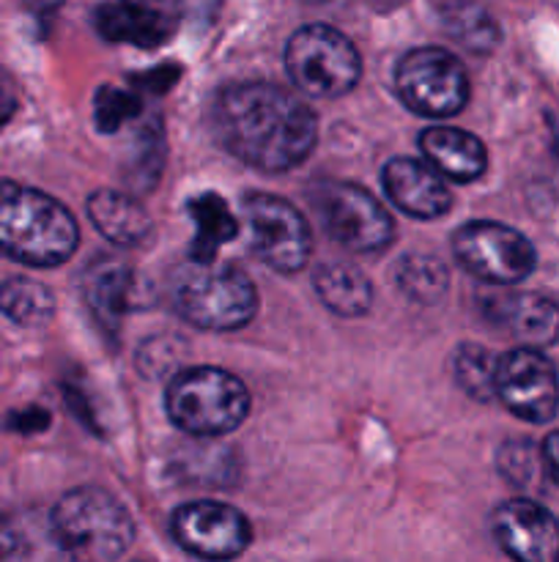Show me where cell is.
I'll return each instance as SVG.
<instances>
[{"mask_svg": "<svg viewBox=\"0 0 559 562\" xmlns=\"http://www.w3.org/2000/svg\"><path fill=\"white\" fill-rule=\"evenodd\" d=\"M212 126L225 151L263 173L294 170L318 140V119L310 104L263 80L219 88Z\"/></svg>", "mask_w": 559, "mask_h": 562, "instance_id": "cell-1", "label": "cell"}, {"mask_svg": "<svg viewBox=\"0 0 559 562\" xmlns=\"http://www.w3.org/2000/svg\"><path fill=\"white\" fill-rule=\"evenodd\" d=\"M80 228L53 195L0 179V252L25 267H60L75 256Z\"/></svg>", "mask_w": 559, "mask_h": 562, "instance_id": "cell-2", "label": "cell"}, {"mask_svg": "<svg viewBox=\"0 0 559 562\" xmlns=\"http://www.w3.org/2000/svg\"><path fill=\"white\" fill-rule=\"evenodd\" d=\"M173 311L206 333H233L258 313V291L241 269L217 261H195L173 269L168 280Z\"/></svg>", "mask_w": 559, "mask_h": 562, "instance_id": "cell-3", "label": "cell"}, {"mask_svg": "<svg viewBox=\"0 0 559 562\" xmlns=\"http://www.w3.org/2000/svg\"><path fill=\"white\" fill-rule=\"evenodd\" d=\"M49 530L66 554L93 562L124 558L135 541L129 510L113 494L93 486L64 494L49 516Z\"/></svg>", "mask_w": 559, "mask_h": 562, "instance_id": "cell-4", "label": "cell"}, {"mask_svg": "<svg viewBox=\"0 0 559 562\" xmlns=\"http://www.w3.org/2000/svg\"><path fill=\"white\" fill-rule=\"evenodd\" d=\"M164 406L179 431L190 437H225L250 415V393L230 371L197 366L170 379Z\"/></svg>", "mask_w": 559, "mask_h": 562, "instance_id": "cell-5", "label": "cell"}, {"mask_svg": "<svg viewBox=\"0 0 559 562\" xmlns=\"http://www.w3.org/2000/svg\"><path fill=\"white\" fill-rule=\"evenodd\" d=\"M285 71L301 93L338 99L354 91L362 77V58L354 42L332 25H305L285 44Z\"/></svg>", "mask_w": 559, "mask_h": 562, "instance_id": "cell-6", "label": "cell"}, {"mask_svg": "<svg viewBox=\"0 0 559 562\" xmlns=\"http://www.w3.org/2000/svg\"><path fill=\"white\" fill-rule=\"evenodd\" d=\"M395 91L411 113L449 119L469 102V75L449 49L417 47L395 66Z\"/></svg>", "mask_w": 559, "mask_h": 562, "instance_id": "cell-7", "label": "cell"}, {"mask_svg": "<svg viewBox=\"0 0 559 562\" xmlns=\"http://www.w3.org/2000/svg\"><path fill=\"white\" fill-rule=\"evenodd\" d=\"M327 234L360 256H376L395 239V223L373 192L349 181H327L312 192Z\"/></svg>", "mask_w": 559, "mask_h": 562, "instance_id": "cell-8", "label": "cell"}, {"mask_svg": "<svg viewBox=\"0 0 559 562\" xmlns=\"http://www.w3.org/2000/svg\"><path fill=\"white\" fill-rule=\"evenodd\" d=\"M244 217L250 228V247L269 269L296 274L307 267L312 252V234L305 214L285 198L252 192L244 198Z\"/></svg>", "mask_w": 559, "mask_h": 562, "instance_id": "cell-9", "label": "cell"}, {"mask_svg": "<svg viewBox=\"0 0 559 562\" xmlns=\"http://www.w3.org/2000/svg\"><path fill=\"white\" fill-rule=\"evenodd\" d=\"M453 252L466 272L497 285L521 283L537 263L532 241L521 231L493 220H477L458 228Z\"/></svg>", "mask_w": 559, "mask_h": 562, "instance_id": "cell-10", "label": "cell"}, {"mask_svg": "<svg viewBox=\"0 0 559 562\" xmlns=\"http://www.w3.org/2000/svg\"><path fill=\"white\" fill-rule=\"evenodd\" d=\"M497 398L526 423H548L559 409V373L535 346H518L497 360Z\"/></svg>", "mask_w": 559, "mask_h": 562, "instance_id": "cell-11", "label": "cell"}, {"mask_svg": "<svg viewBox=\"0 0 559 562\" xmlns=\"http://www.w3.org/2000/svg\"><path fill=\"white\" fill-rule=\"evenodd\" d=\"M170 532L184 552L203 560H233L252 541V527L241 510L217 499H197L175 508Z\"/></svg>", "mask_w": 559, "mask_h": 562, "instance_id": "cell-12", "label": "cell"}, {"mask_svg": "<svg viewBox=\"0 0 559 562\" xmlns=\"http://www.w3.org/2000/svg\"><path fill=\"white\" fill-rule=\"evenodd\" d=\"M493 538L521 562L559 560V521L535 499H510L493 514Z\"/></svg>", "mask_w": 559, "mask_h": 562, "instance_id": "cell-13", "label": "cell"}, {"mask_svg": "<svg viewBox=\"0 0 559 562\" xmlns=\"http://www.w3.org/2000/svg\"><path fill=\"white\" fill-rule=\"evenodd\" d=\"M381 184L395 209L414 220H436L453 209V190L431 162L395 157L384 165Z\"/></svg>", "mask_w": 559, "mask_h": 562, "instance_id": "cell-14", "label": "cell"}, {"mask_svg": "<svg viewBox=\"0 0 559 562\" xmlns=\"http://www.w3.org/2000/svg\"><path fill=\"white\" fill-rule=\"evenodd\" d=\"M96 31L110 42L153 49L175 31V0H113L96 9Z\"/></svg>", "mask_w": 559, "mask_h": 562, "instance_id": "cell-15", "label": "cell"}, {"mask_svg": "<svg viewBox=\"0 0 559 562\" xmlns=\"http://www.w3.org/2000/svg\"><path fill=\"white\" fill-rule=\"evenodd\" d=\"M420 148L444 179L458 184L477 181L488 168V151L480 137L458 126H427L420 135Z\"/></svg>", "mask_w": 559, "mask_h": 562, "instance_id": "cell-16", "label": "cell"}, {"mask_svg": "<svg viewBox=\"0 0 559 562\" xmlns=\"http://www.w3.org/2000/svg\"><path fill=\"white\" fill-rule=\"evenodd\" d=\"M88 220L115 247H140L151 239L153 223L137 198L118 190H96L88 195Z\"/></svg>", "mask_w": 559, "mask_h": 562, "instance_id": "cell-17", "label": "cell"}, {"mask_svg": "<svg viewBox=\"0 0 559 562\" xmlns=\"http://www.w3.org/2000/svg\"><path fill=\"white\" fill-rule=\"evenodd\" d=\"M491 316L524 346H551L559 340V305L540 294H507L491 302Z\"/></svg>", "mask_w": 559, "mask_h": 562, "instance_id": "cell-18", "label": "cell"}, {"mask_svg": "<svg viewBox=\"0 0 559 562\" xmlns=\"http://www.w3.org/2000/svg\"><path fill=\"white\" fill-rule=\"evenodd\" d=\"M132 285H135V278H132V269L126 263L102 258V261L88 267L85 278H82V296H85L96 322L107 329H115L124 313L129 311Z\"/></svg>", "mask_w": 559, "mask_h": 562, "instance_id": "cell-19", "label": "cell"}, {"mask_svg": "<svg viewBox=\"0 0 559 562\" xmlns=\"http://www.w3.org/2000/svg\"><path fill=\"white\" fill-rule=\"evenodd\" d=\"M312 289L329 311L345 318L365 316L373 305L370 280L354 263L332 261L318 267L312 274Z\"/></svg>", "mask_w": 559, "mask_h": 562, "instance_id": "cell-20", "label": "cell"}, {"mask_svg": "<svg viewBox=\"0 0 559 562\" xmlns=\"http://www.w3.org/2000/svg\"><path fill=\"white\" fill-rule=\"evenodd\" d=\"M186 209H190V217L195 220L197 228L195 241H192V258L195 261H214L219 247L228 245L239 234L233 212L217 192H201L186 203Z\"/></svg>", "mask_w": 559, "mask_h": 562, "instance_id": "cell-21", "label": "cell"}, {"mask_svg": "<svg viewBox=\"0 0 559 562\" xmlns=\"http://www.w3.org/2000/svg\"><path fill=\"white\" fill-rule=\"evenodd\" d=\"M395 283L403 291L409 300L422 302V305H433L444 296L449 285V272L438 258L427 256V252H406L398 263H395Z\"/></svg>", "mask_w": 559, "mask_h": 562, "instance_id": "cell-22", "label": "cell"}, {"mask_svg": "<svg viewBox=\"0 0 559 562\" xmlns=\"http://www.w3.org/2000/svg\"><path fill=\"white\" fill-rule=\"evenodd\" d=\"M0 311L22 327H38L55 316V296L38 280L11 278L0 289Z\"/></svg>", "mask_w": 559, "mask_h": 562, "instance_id": "cell-23", "label": "cell"}, {"mask_svg": "<svg viewBox=\"0 0 559 562\" xmlns=\"http://www.w3.org/2000/svg\"><path fill=\"white\" fill-rule=\"evenodd\" d=\"M444 25L471 53H491L499 44V25L482 5L471 0H455L444 11Z\"/></svg>", "mask_w": 559, "mask_h": 562, "instance_id": "cell-24", "label": "cell"}, {"mask_svg": "<svg viewBox=\"0 0 559 562\" xmlns=\"http://www.w3.org/2000/svg\"><path fill=\"white\" fill-rule=\"evenodd\" d=\"M497 360L477 344H460L453 355V376L466 395L475 401L497 398Z\"/></svg>", "mask_w": 559, "mask_h": 562, "instance_id": "cell-25", "label": "cell"}, {"mask_svg": "<svg viewBox=\"0 0 559 562\" xmlns=\"http://www.w3.org/2000/svg\"><path fill=\"white\" fill-rule=\"evenodd\" d=\"M142 102L135 93H126L115 86L99 88L96 93V126L102 132H118L121 124L140 115Z\"/></svg>", "mask_w": 559, "mask_h": 562, "instance_id": "cell-26", "label": "cell"}, {"mask_svg": "<svg viewBox=\"0 0 559 562\" xmlns=\"http://www.w3.org/2000/svg\"><path fill=\"white\" fill-rule=\"evenodd\" d=\"M540 467H546L543 464V453H537L529 442H510L499 453V470L518 488H529L537 481Z\"/></svg>", "mask_w": 559, "mask_h": 562, "instance_id": "cell-27", "label": "cell"}, {"mask_svg": "<svg viewBox=\"0 0 559 562\" xmlns=\"http://www.w3.org/2000/svg\"><path fill=\"white\" fill-rule=\"evenodd\" d=\"M540 453H543V464H546L548 477H551L554 483H559V431L548 434Z\"/></svg>", "mask_w": 559, "mask_h": 562, "instance_id": "cell-28", "label": "cell"}, {"mask_svg": "<svg viewBox=\"0 0 559 562\" xmlns=\"http://www.w3.org/2000/svg\"><path fill=\"white\" fill-rule=\"evenodd\" d=\"M16 547H20V541H16L14 530H11L9 521L0 516V560H9L16 554Z\"/></svg>", "mask_w": 559, "mask_h": 562, "instance_id": "cell-29", "label": "cell"}, {"mask_svg": "<svg viewBox=\"0 0 559 562\" xmlns=\"http://www.w3.org/2000/svg\"><path fill=\"white\" fill-rule=\"evenodd\" d=\"M11 113H14V99L0 97V126L11 119Z\"/></svg>", "mask_w": 559, "mask_h": 562, "instance_id": "cell-30", "label": "cell"}]
</instances>
